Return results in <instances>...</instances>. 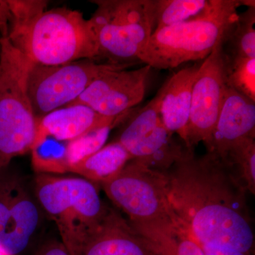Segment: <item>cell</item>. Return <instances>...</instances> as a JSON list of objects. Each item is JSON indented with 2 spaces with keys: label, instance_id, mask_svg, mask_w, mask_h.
Here are the masks:
<instances>
[{
  "label": "cell",
  "instance_id": "1",
  "mask_svg": "<svg viewBox=\"0 0 255 255\" xmlns=\"http://www.w3.org/2000/svg\"><path fill=\"white\" fill-rule=\"evenodd\" d=\"M167 176L171 209L196 242L253 255L248 191L229 164L209 152L197 157L185 147Z\"/></svg>",
  "mask_w": 255,
  "mask_h": 255
},
{
  "label": "cell",
  "instance_id": "2",
  "mask_svg": "<svg viewBox=\"0 0 255 255\" xmlns=\"http://www.w3.org/2000/svg\"><path fill=\"white\" fill-rule=\"evenodd\" d=\"M242 6L243 0H213L209 9L199 17L155 30L139 61L157 70L203 61L224 38Z\"/></svg>",
  "mask_w": 255,
  "mask_h": 255
},
{
  "label": "cell",
  "instance_id": "3",
  "mask_svg": "<svg viewBox=\"0 0 255 255\" xmlns=\"http://www.w3.org/2000/svg\"><path fill=\"white\" fill-rule=\"evenodd\" d=\"M9 41L31 63L58 65L98 58L95 32L90 20L66 7L45 10Z\"/></svg>",
  "mask_w": 255,
  "mask_h": 255
},
{
  "label": "cell",
  "instance_id": "4",
  "mask_svg": "<svg viewBox=\"0 0 255 255\" xmlns=\"http://www.w3.org/2000/svg\"><path fill=\"white\" fill-rule=\"evenodd\" d=\"M33 194L43 212L55 223L70 255L98 227L110 209L95 184L84 178L38 174Z\"/></svg>",
  "mask_w": 255,
  "mask_h": 255
},
{
  "label": "cell",
  "instance_id": "5",
  "mask_svg": "<svg viewBox=\"0 0 255 255\" xmlns=\"http://www.w3.org/2000/svg\"><path fill=\"white\" fill-rule=\"evenodd\" d=\"M30 61L8 38H0V172L31 151L36 119L26 90Z\"/></svg>",
  "mask_w": 255,
  "mask_h": 255
},
{
  "label": "cell",
  "instance_id": "6",
  "mask_svg": "<svg viewBox=\"0 0 255 255\" xmlns=\"http://www.w3.org/2000/svg\"><path fill=\"white\" fill-rule=\"evenodd\" d=\"M90 18L99 57L114 65L140 63L139 56L155 31L153 0H100Z\"/></svg>",
  "mask_w": 255,
  "mask_h": 255
},
{
  "label": "cell",
  "instance_id": "7",
  "mask_svg": "<svg viewBox=\"0 0 255 255\" xmlns=\"http://www.w3.org/2000/svg\"><path fill=\"white\" fill-rule=\"evenodd\" d=\"M128 67L97 63L92 59L58 65L30 62L26 90L35 117L41 119L53 111L67 107L102 74Z\"/></svg>",
  "mask_w": 255,
  "mask_h": 255
},
{
  "label": "cell",
  "instance_id": "8",
  "mask_svg": "<svg viewBox=\"0 0 255 255\" xmlns=\"http://www.w3.org/2000/svg\"><path fill=\"white\" fill-rule=\"evenodd\" d=\"M101 185L131 224L156 222L172 216L167 172L131 159L118 174Z\"/></svg>",
  "mask_w": 255,
  "mask_h": 255
},
{
  "label": "cell",
  "instance_id": "9",
  "mask_svg": "<svg viewBox=\"0 0 255 255\" xmlns=\"http://www.w3.org/2000/svg\"><path fill=\"white\" fill-rule=\"evenodd\" d=\"M122 124L116 140L124 146L132 160L148 168L167 172L185 149L164 127L155 98L145 107L135 108Z\"/></svg>",
  "mask_w": 255,
  "mask_h": 255
},
{
  "label": "cell",
  "instance_id": "10",
  "mask_svg": "<svg viewBox=\"0 0 255 255\" xmlns=\"http://www.w3.org/2000/svg\"><path fill=\"white\" fill-rule=\"evenodd\" d=\"M223 39L201 62L192 89L187 129V148L203 142L209 147L226 92V57Z\"/></svg>",
  "mask_w": 255,
  "mask_h": 255
},
{
  "label": "cell",
  "instance_id": "11",
  "mask_svg": "<svg viewBox=\"0 0 255 255\" xmlns=\"http://www.w3.org/2000/svg\"><path fill=\"white\" fill-rule=\"evenodd\" d=\"M6 169L0 172V248L16 255L31 243L43 212L24 181Z\"/></svg>",
  "mask_w": 255,
  "mask_h": 255
},
{
  "label": "cell",
  "instance_id": "12",
  "mask_svg": "<svg viewBox=\"0 0 255 255\" xmlns=\"http://www.w3.org/2000/svg\"><path fill=\"white\" fill-rule=\"evenodd\" d=\"M151 70L145 65L135 70L122 68L106 72L69 105H85L103 117H119L143 100Z\"/></svg>",
  "mask_w": 255,
  "mask_h": 255
},
{
  "label": "cell",
  "instance_id": "13",
  "mask_svg": "<svg viewBox=\"0 0 255 255\" xmlns=\"http://www.w3.org/2000/svg\"><path fill=\"white\" fill-rule=\"evenodd\" d=\"M255 138V102L226 87L207 152L223 160L240 142Z\"/></svg>",
  "mask_w": 255,
  "mask_h": 255
},
{
  "label": "cell",
  "instance_id": "14",
  "mask_svg": "<svg viewBox=\"0 0 255 255\" xmlns=\"http://www.w3.org/2000/svg\"><path fill=\"white\" fill-rule=\"evenodd\" d=\"M135 109L116 118H110L100 115L85 105L67 106L36 119L34 142L46 137L68 142L100 128L120 125Z\"/></svg>",
  "mask_w": 255,
  "mask_h": 255
},
{
  "label": "cell",
  "instance_id": "15",
  "mask_svg": "<svg viewBox=\"0 0 255 255\" xmlns=\"http://www.w3.org/2000/svg\"><path fill=\"white\" fill-rule=\"evenodd\" d=\"M72 255H152L128 221L114 209Z\"/></svg>",
  "mask_w": 255,
  "mask_h": 255
},
{
  "label": "cell",
  "instance_id": "16",
  "mask_svg": "<svg viewBox=\"0 0 255 255\" xmlns=\"http://www.w3.org/2000/svg\"><path fill=\"white\" fill-rule=\"evenodd\" d=\"M201 64L196 63L174 73L154 97L164 127L172 134H178L184 145L187 143L193 86Z\"/></svg>",
  "mask_w": 255,
  "mask_h": 255
},
{
  "label": "cell",
  "instance_id": "17",
  "mask_svg": "<svg viewBox=\"0 0 255 255\" xmlns=\"http://www.w3.org/2000/svg\"><path fill=\"white\" fill-rule=\"evenodd\" d=\"M130 224L152 255H204L199 245L173 212L169 219Z\"/></svg>",
  "mask_w": 255,
  "mask_h": 255
},
{
  "label": "cell",
  "instance_id": "18",
  "mask_svg": "<svg viewBox=\"0 0 255 255\" xmlns=\"http://www.w3.org/2000/svg\"><path fill=\"white\" fill-rule=\"evenodd\" d=\"M131 159L124 146L114 140L74 164L69 172L78 174L84 179L101 185L118 174Z\"/></svg>",
  "mask_w": 255,
  "mask_h": 255
},
{
  "label": "cell",
  "instance_id": "19",
  "mask_svg": "<svg viewBox=\"0 0 255 255\" xmlns=\"http://www.w3.org/2000/svg\"><path fill=\"white\" fill-rule=\"evenodd\" d=\"M255 7H248L238 14L223 38V49L226 58H255Z\"/></svg>",
  "mask_w": 255,
  "mask_h": 255
},
{
  "label": "cell",
  "instance_id": "20",
  "mask_svg": "<svg viewBox=\"0 0 255 255\" xmlns=\"http://www.w3.org/2000/svg\"><path fill=\"white\" fill-rule=\"evenodd\" d=\"M213 0H153L155 30L190 21L205 13Z\"/></svg>",
  "mask_w": 255,
  "mask_h": 255
},
{
  "label": "cell",
  "instance_id": "21",
  "mask_svg": "<svg viewBox=\"0 0 255 255\" xmlns=\"http://www.w3.org/2000/svg\"><path fill=\"white\" fill-rule=\"evenodd\" d=\"M67 142L46 137L33 142L31 149V163L38 174H64L68 172Z\"/></svg>",
  "mask_w": 255,
  "mask_h": 255
},
{
  "label": "cell",
  "instance_id": "22",
  "mask_svg": "<svg viewBox=\"0 0 255 255\" xmlns=\"http://www.w3.org/2000/svg\"><path fill=\"white\" fill-rule=\"evenodd\" d=\"M225 162L229 164L236 177L248 192L255 193V140L246 139L230 150Z\"/></svg>",
  "mask_w": 255,
  "mask_h": 255
},
{
  "label": "cell",
  "instance_id": "23",
  "mask_svg": "<svg viewBox=\"0 0 255 255\" xmlns=\"http://www.w3.org/2000/svg\"><path fill=\"white\" fill-rule=\"evenodd\" d=\"M226 85L255 102V58L226 57Z\"/></svg>",
  "mask_w": 255,
  "mask_h": 255
},
{
  "label": "cell",
  "instance_id": "24",
  "mask_svg": "<svg viewBox=\"0 0 255 255\" xmlns=\"http://www.w3.org/2000/svg\"><path fill=\"white\" fill-rule=\"evenodd\" d=\"M117 124L100 128L67 142L66 156L69 169L105 145L111 131ZM69 172V171H68Z\"/></svg>",
  "mask_w": 255,
  "mask_h": 255
},
{
  "label": "cell",
  "instance_id": "25",
  "mask_svg": "<svg viewBox=\"0 0 255 255\" xmlns=\"http://www.w3.org/2000/svg\"><path fill=\"white\" fill-rule=\"evenodd\" d=\"M10 11L9 36L27 27L47 6L46 1L14 0L8 1Z\"/></svg>",
  "mask_w": 255,
  "mask_h": 255
},
{
  "label": "cell",
  "instance_id": "26",
  "mask_svg": "<svg viewBox=\"0 0 255 255\" xmlns=\"http://www.w3.org/2000/svg\"><path fill=\"white\" fill-rule=\"evenodd\" d=\"M197 243L204 255H251L226 246L211 243Z\"/></svg>",
  "mask_w": 255,
  "mask_h": 255
},
{
  "label": "cell",
  "instance_id": "27",
  "mask_svg": "<svg viewBox=\"0 0 255 255\" xmlns=\"http://www.w3.org/2000/svg\"><path fill=\"white\" fill-rule=\"evenodd\" d=\"M34 255H70L61 241H50L38 248Z\"/></svg>",
  "mask_w": 255,
  "mask_h": 255
},
{
  "label": "cell",
  "instance_id": "28",
  "mask_svg": "<svg viewBox=\"0 0 255 255\" xmlns=\"http://www.w3.org/2000/svg\"><path fill=\"white\" fill-rule=\"evenodd\" d=\"M10 11L8 1H0V32L1 38L9 36Z\"/></svg>",
  "mask_w": 255,
  "mask_h": 255
},
{
  "label": "cell",
  "instance_id": "29",
  "mask_svg": "<svg viewBox=\"0 0 255 255\" xmlns=\"http://www.w3.org/2000/svg\"><path fill=\"white\" fill-rule=\"evenodd\" d=\"M0 255H11L9 254H8L6 252H5L4 250L2 249V248H0Z\"/></svg>",
  "mask_w": 255,
  "mask_h": 255
}]
</instances>
